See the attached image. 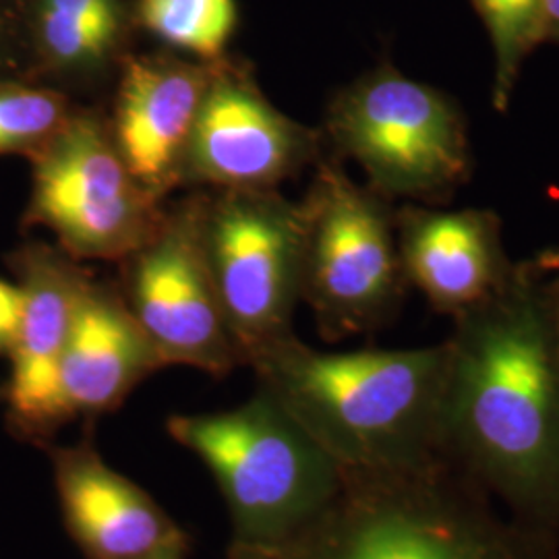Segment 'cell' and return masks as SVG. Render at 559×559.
<instances>
[{
	"label": "cell",
	"instance_id": "obj_16",
	"mask_svg": "<svg viewBox=\"0 0 559 559\" xmlns=\"http://www.w3.org/2000/svg\"><path fill=\"white\" fill-rule=\"evenodd\" d=\"M34 34L46 71L90 96L112 87L131 55L122 48V0H38Z\"/></svg>",
	"mask_w": 559,
	"mask_h": 559
},
{
	"label": "cell",
	"instance_id": "obj_3",
	"mask_svg": "<svg viewBox=\"0 0 559 559\" xmlns=\"http://www.w3.org/2000/svg\"><path fill=\"white\" fill-rule=\"evenodd\" d=\"M323 519L290 559H559V545L510 519L450 462L390 475H342Z\"/></svg>",
	"mask_w": 559,
	"mask_h": 559
},
{
	"label": "cell",
	"instance_id": "obj_19",
	"mask_svg": "<svg viewBox=\"0 0 559 559\" xmlns=\"http://www.w3.org/2000/svg\"><path fill=\"white\" fill-rule=\"evenodd\" d=\"M78 108L57 87L0 81V154H38Z\"/></svg>",
	"mask_w": 559,
	"mask_h": 559
},
{
	"label": "cell",
	"instance_id": "obj_11",
	"mask_svg": "<svg viewBox=\"0 0 559 559\" xmlns=\"http://www.w3.org/2000/svg\"><path fill=\"white\" fill-rule=\"evenodd\" d=\"M214 62L129 55L104 120L131 175L156 200L182 189V166Z\"/></svg>",
	"mask_w": 559,
	"mask_h": 559
},
{
	"label": "cell",
	"instance_id": "obj_5",
	"mask_svg": "<svg viewBox=\"0 0 559 559\" xmlns=\"http://www.w3.org/2000/svg\"><path fill=\"white\" fill-rule=\"evenodd\" d=\"M320 131L325 154L355 162L388 200L443 205L473 177L459 102L388 60L340 87Z\"/></svg>",
	"mask_w": 559,
	"mask_h": 559
},
{
	"label": "cell",
	"instance_id": "obj_4",
	"mask_svg": "<svg viewBox=\"0 0 559 559\" xmlns=\"http://www.w3.org/2000/svg\"><path fill=\"white\" fill-rule=\"evenodd\" d=\"M166 431L214 475L237 545L290 549L342 491L338 464L260 385L237 408L173 415Z\"/></svg>",
	"mask_w": 559,
	"mask_h": 559
},
{
	"label": "cell",
	"instance_id": "obj_8",
	"mask_svg": "<svg viewBox=\"0 0 559 559\" xmlns=\"http://www.w3.org/2000/svg\"><path fill=\"white\" fill-rule=\"evenodd\" d=\"M32 160L29 221L73 260L120 261L160 224L166 201L131 175L100 106H80Z\"/></svg>",
	"mask_w": 559,
	"mask_h": 559
},
{
	"label": "cell",
	"instance_id": "obj_6",
	"mask_svg": "<svg viewBox=\"0 0 559 559\" xmlns=\"http://www.w3.org/2000/svg\"><path fill=\"white\" fill-rule=\"evenodd\" d=\"M305 212L302 288L328 342L367 336L399 318L408 280L400 260L396 207L323 154L300 200Z\"/></svg>",
	"mask_w": 559,
	"mask_h": 559
},
{
	"label": "cell",
	"instance_id": "obj_9",
	"mask_svg": "<svg viewBox=\"0 0 559 559\" xmlns=\"http://www.w3.org/2000/svg\"><path fill=\"white\" fill-rule=\"evenodd\" d=\"M117 263L120 297L162 367L226 378L245 365L201 251L195 191L166 203L154 233Z\"/></svg>",
	"mask_w": 559,
	"mask_h": 559
},
{
	"label": "cell",
	"instance_id": "obj_24",
	"mask_svg": "<svg viewBox=\"0 0 559 559\" xmlns=\"http://www.w3.org/2000/svg\"><path fill=\"white\" fill-rule=\"evenodd\" d=\"M545 293H547L551 328H554V334H556V342H558L559 348V274L545 276Z\"/></svg>",
	"mask_w": 559,
	"mask_h": 559
},
{
	"label": "cell",
	"instance_id": "obj_15",
	"mask_svg": "<svg viewBox=\"0 0 559 559\" xmlns=\"http://www.w3.org/2000/svg\"><path fill=\"white\" fill-rule=\"evenodd\" d=\"M160 369L117 282L90 280L60 360V399L69 420L83 419L92 427Z\"/></svg>",
	"mask_w": 559,
	"mask_h": 559
},
{
	"label": "cell",
	"instance_id": "obj_10",
	"mask_svg": "<svg viewBox=\"0 0 559 559\" xmlns=\"http://www.w3.org/2000/svg\"><path fill=\"white\" fill-rule=\"evenodd\" d=\"M323 154L320 129L284 115L249 69L224 57L189 141L182 189H278Z\"/></svg>",
	"mask_w": 559,
	"mask_h": 559
},
{
	"label": "cell",
	"instance_id": "obj_12",
	"mask_svg": "<svg viewBox=\"0 0 559 559\" xmlns=\"http://www.w3.org/2000/svg\"><path fill=\"white\" fill-rule=\"evenodd\" d=\"M23 311L9 350L11 378L2 399L11 429L34 443H50L71 423L60 399V360L81 297L94 274L62 249L38 247L21 255Z\"/></svg>",
	"mask_w": 559,
	"mask_h": 559
},
{
	"label": "cell",
	"instance_id": "obj_22",
	"mask_svg": "<svg viewBox=\"0 0 559 559\" xmlns=\"http://www.w3.org/2000/svg\"><path fill=\"white\" fill-rule=\"evenodd\" d=\"M528 263L543 274V276H554L559 274V245L540 249L539 253H535Z\"/></svg>",
	"mask_w": 559,
	"mask_h": 559
},
{
	"label": "cell",
	"instance_id": "obj_1",
	"mask_svg": "<svg viewBox=\"0 0 559 559\" xmlns=\"http://www.w3.org/2000/svg\"><path fill=\"white\" fill-rule=\"evenodd\" d=\"M441 452L512 520L559 545V348L528 260L452 318Z\"/></svg>",
	"mask_w": 559,
	"mask_h": 559
},
{
	"label": "cell",
	"instance_id": "obj_14",
	"mask_svg": "<svg viewBox=\"0 0 559 559\" xmlns=\"http://www.w3.org/2000/svg\"><path fill=\"white\" fill-rule=\"evenodd\" d=\"M396 235L408 286L448 318L493 297L519 263L503 247L500 216L485 207L408 201L396 207Z\"/></svg>",
	"mask_w": 559,
	"mask_h": 559
},
{
	"label": "cell",
	"instance_id": "obj_23",
	"mask_svg": "<svg viewBox=\"0 0 559 559\" xmlns=\"http://www.w3.org/2000/svg\"><path fill=\"white\" fill-rule=\"evenodd\" d=\"M226 559H290L286 551H272V549H260L249 545H237L230 543Z\"/></svg>",
	"mask_w": 559,
	"mask_h": 559
},
{
	"label": "cell",
	"instance_id": "obj_26",
	"mask_svg": "<svg viewBox=\"0 0 559 559\" xmlns=\"http://www.w3.org/2000/svg\"><path fill=\"white\" fill-rule=\"evenodd\" d=\"M0 67H2V41H0Z\"/></svg>",
	"mask_w": 559,
	"mask_h": 559
},
{
	"label": "cell",
	"instance_id": "obj_20",
	"mask_svg": "<svg viewBox=\"0 0 559 559\" xmlns=\"http://www.w3.org/2000/svg\"><path fill=\"white\" fill-rule=\"evenodd\" d=\"M23 293L20 284L0 280V355H9L20 328Z\"/></svg>",
	"mask_w": 559,
	"mask_h": 559
},
{
	"label": "cell",
	"instance_id": "obj_2",
	"mask_svg": "<svg viewBox=\"0 0 559 559\" xmlns=\"http://www.w3.org/2000/svg\"><path fill=\"white\" fill-rule=\"evenodd\" d=\"M247 367L342 475L390 477L445 462V340L420 348L325 353L290 334L253 355Z\"/></svg>",
	"mask_w": 559,
	"mask_h": 559
},
{
	"label": "cell",
	"instance_id": "obj_17",
	"mask_svg": "<svg viewBox=\"0 0 559 559\" xmlns=\"http://www.w3.org/2000/svg\"><path fill=\"white\" fill-rule=\"evenodd\" d=\"M237 0H138L135 21L154 38L200 62L226 57Z\"/></svg>",
	"mask_w": 559,
	"mask_h": 559
},
{
	"label": "cell",
	"instance_id": "obj_21",
	"mask_svg": "<svg viewBox=\"0 0 559 559\" xmlns=\"http://www.w3.org/2000/svg\"><path fill=\"white\" fill-rule=\"evenodd\" d=\"M540 44H558L559 46V0H543Z\"/></svg>",
	"mask_w": 559,
	"mask_h": 559
},
{
	"label": "cell",
	"instance_id": "obj_13",
	"mask_svg": "<svg viewBox=\"0 0 559 559\" xmlns=\"http://www.w3.org/2000/svg\"><path fill=\"white\" fill-rule=\"evenodd\" d=\"M62 522L85 559H156L189 554L191 537L138 483L102 459L92 431L48 445Z\"/></svg>",
	"mask_w": 559,
	"mask_h": 559
},
{
	"label": "cell",
	"instance_id": "obj_25",
	"mask_svg": "<svg viewBox=\"0 0 559 559\" xmlns=\"http://www.w3.org/2000/svg\"><path fill=\"white\" fill-rule=\"evenodd\" d=\"M187 558V554H180V551H175V554H164L160 558L156 559H185Z\"/></svg>",
	"mask_w": 559,
	"mask_h": 559
},
{
	"label": "cell",
	"instance_id": "obj_7",
	"mask_svg": "<svg viewBox=\"0 0 559 559\" xmlns=\"http://www.w3.org/2000/svg\"><path fill=\"white\" fill-rule=\"evenodd\" d=\"M203 258L245 365L293 332L305 212L278 189H198Z\"/></svg>",
	"mask_w": 559,
	"mask_h": 559
},
{
	"label": "cell",
	"instance_id": "obj_18",
	"mask_svg": "<svg viewBox=\"0 0 559 559\" xmlns=\"http://www.w3.org/2000/svg\"><path fill=\"white\" fill-rule=\"evenodd\" d=\"M493 50L491 106L506 112L522 69L540 46L543 0H471Z\"/></svg>",
	"mask_w": 559,
	"mask_h": 559
}]
</instances>
